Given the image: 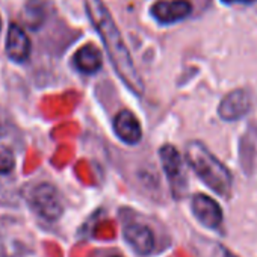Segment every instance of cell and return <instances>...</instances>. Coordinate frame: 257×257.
<instances>
[{"instance_id": "cell-1", "label": "cell", "mask_w": 257, "mask_h": 257, "mask_svg": "<svg viewBox=\"0 0 257 257\" xmlns=\"http://www.w3.org/2000/svg\"><path fill=\"white\" fill-rule=\"evenodd\" d=\"M85 10L89 22L101 38L116 76L134 94L141 97L144 94L143 77L104 2L103 0H85Z\"/></svg>"}, {"instance_id": "cell-2", "label": "cell", "mask_w": 257, "mask_h": 257, "mask_svg": "<svg viewBox=\"0 0 257 257\" xmlns=\"http://www.w3.org/2000/svg\"><path fill=\"white\" fill-rule=\"evenodd\" d=\"M185 158L192 171L210 191L221 197L230 195L233 186L231 173L201 141H189L185 147Z\"/></svg>"}, {"instance_id": "cell-3", "label": "cell", "mask_w": 257, "mask_h": 257, "mask_svg": "<svg viewBox=\"0 0 257 257\" xmlns=\"http://www.w3.org/2000/svg\"><path fill=\"white\" fill-rule=\"evenodd\" d=\"M159 158H161L164 173L168 179L171 194L174 198L180 200L182 197H185L188 191V176L185 171L183 158L179 153V150L170 144H165L164 147H161Z\"/></svg>"}, {"instance_id": "cell-4", "label": "cell", "mask_w": 257, "mask_h": 257, "mask_svg": "<svg viewBox=\"0 0 257 257\" xmlns=\"http://www.w3.org/2000/svg\"><path fill=\"white\" fill-rule=\"evenodd\" d=\"M31 206L43 219L58 221L64 213V203L59 191L52 183H40L31 192Z\"/></svg>"}, {"instance_id": "cell-5", "label": "cell", "mask_w": 257, "mask_h": 257, "mask_svg": "<svg viewBox=\"0 0 257 257\" xmlns=\"http://www.w3.org/2000/svg\"><path fill=\"white\" fill-rule=\"evenodd\" d=\"M191 13L189 0H158L150 8V14L159 25H174L189 17Z\"/></svg>"}, {"instance_id": "cell-6", "label": "cell", "mask_w": 257, "mask_h": 257, "mask_svg": "<svg viewBox=\"0 0 257 257\" xmlns=\"http://www.w3.org/2000/svg\"><path fill=\"white\" fill-rule=\"evenodd\" d=\"M251 109V95L246 89H234L228 92L218 106V115L224 121H237Z\"/></svg>"}, {"instance_id": "cell-7", "label": "cell", "mask_w": 257, "mask_h": 257, "mask_svg": "<svg viewBox=\"0 0 257 257\" xmlns=\"http://www.w3.org/2000/svg\"><path fill=\"white\" fill-rule=\"evenodd\" d=\"M191 210L198 222L210 230H218L222 224V209L210 197L204 194H197L192 197Z\"/></svg>"}, {"instance_id": "cell-8", "label": "cell", "mask_w": 257, "mask_h": 257, "mask_svg": "<svg viewBox=\"0 0 257 257\" xmlns=\"http://www.w3.org/2000/svg\"><path fill=\"white\" fill-rule=\"evenodd\" d=\"M122 237L125 243L140 255L152 254L156 246V239L152 228L138 222L125 224L122 228Z\"/></svg>"}, {"instance_id": "cell-9", "label": "cell", "mask_w": 257, "mask_h": 257, "mask_svg": "<svg viewBox=\"0 0 257 257\" xmlns=\"http://www.w3.org/2000/svg\"><path fill=\"white\" fill-rule=\"evenodd\" d=\"M113 132L127 146H137L143 140V127L140 119L128 109L119 110L113 118Z\"/></svg>"}, {"instance_id": "cell-10", "label": "cell", "mask_w": 257, "mask_h": 257, "mask_svg": "<svg viewBox=\"0 0 257 257\" xmlns=\"http://www.w3.org/2000/svg\"><path fill=\"white\" fill-rule=\"evenodd\" d=\"M7 55L14 62H25L31 55V41L25 29L13 23L7 35Z\"/></svg>"}, {"instance_id": "cell-11", "label": "cell", "mask_w": 257, "mask_h": 257, "mask_svg": "<svg viewBox=\"0 0 257 257\" xmlns=\"http://www.w3.org/2000/svg\"><path fill=\"white\" fill-rule=\"evenodd\" d=\"M73 61H74L76 68L83 74L97 73L101 68V64H103L101 53L94 44H86V46L80 47L76 52Z\"/></svg>"}, {"instance_id": "cell-12", "label": "cell", "mask_w": 257, "mask_h": 257, "mask_svg": "<svg viewBox=\"0 0 257 257\" xmlns=\"http://www.w3.org/2000/svg\"><path fill=\"white\" fill-rule=\"evenodd\" d=\"M194 246L200 257H236L224 245L215 240L204 239L203 236H197V239L194 240Z\"/></svg>"}, {"instance_id": "cell-13", "label": "cell", "mask_w": 257, "mask_h": 257, "mask_svg": "<svg viewBox=\"0 0 257 257\" xmlns=\"http://www.w3.org/2000/svg\"><path fill=\"white\" fill-rule=\"evenodd\" d=\"M25 19L31 29H38L46 20V10L43 0H29L25 10Z\"/></svg>"}, {"instance_id": "cell-14", "label": "cell", "mask_w": 257, "mask_h": 257, "mask_svg": "<svg viewBox=\"0 0 257 257\" xmlns=\"http://www.w3.org/2000/svg\"><path fill=\"white\" fill-rule=\"evenodd\" d=\"M16 168V156L8 149L0 146V174H10Z\"/></svg>"}, {"instance_id": "cell-15", "label": "cell", "mask_w": 257, "mask_h": 257, "mask_svg": "<svg viewBox=\"0 0 257 257\" xmlns=\"http://www.w3.org/2000/svg\"><path fill=\"white\" fill-rule=\"evenodd\" d=\"M8 128H10V122H8V116L4 110H0V138H4L8 135Z\"/></svg>"}, {"instance_id": "cell-16", "label": "cell", "mask_w": 257, "mask_h": 257, "mask_svg": "<svg viewBox=\"0 0 257 257\" xmlns=\"http://www.w3.org/2000/svg\"><path fill=\"white\" fill-rule=\"evenodd\" d=\"M225 5H252L257 0H221Z\"/></svg>"}, {"instance_id": "cell-17", "label": "cell", "mask_w": 257, "mask_h": 257, "mask_svg": "<svg viewBox=\"0 0 257 257\" xmlns=\"http://www.w3.org/2000/svg\"><path fill=\"white\" fill-rule=\"evenodd\" d=\"M0 31H2V19H0Z\"/></svg>"}, {"instance_id": "cell-18", "label": "cell", "mask_w": 257, "mask_h": 257, "mask_svg": "<svg viewBox=\"0 0 257 257\" xmlns=\"http://www.w3.org/2000/svg\"><path fill=\"white\" fill-rule=\"evenodd\" d=\"M112 257H118V255H112Z\"/></svg>"}]
</instances>
